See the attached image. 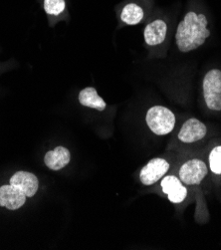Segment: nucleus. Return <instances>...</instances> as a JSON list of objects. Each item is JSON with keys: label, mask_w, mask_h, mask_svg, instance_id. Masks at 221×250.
Here are the masks:
<instances>
[{"label": "nucleus", "mask_w": 221, "mask_h": 250, "mask_svg": "<svg viewBox=\"0 0 221 250\" xmlns=\"http://www.w3.org/2000/svg\"><path fill=\"white\" fill-rule=\"evenodd\" d=\"M207 25L208 20L204 14L188 11L179 23L176 33V42L180 51L191 52L203 45L210 36Z\"/></svg>", "instance_id": "obj_1"}, {"label": "nucleus", "mask_w": 221, "mask_h": 250, "mask_svg": "<svg viewBox=\"0 0 221 250\" xmlns=\"http://www.w3.org/2000/svg\"><path fill=\"white\" fill-rule=\"evenodd\" d=\"M147 127L158 136H165L171 133L176 126V116L168 108L154 106L146 113Z\"/></svg>", "instance_id": "obj_2"}, {"label": "nucleus", "mask_w": 221, "mask_h": 250, "mask_svg": "<svg viewBox=\"0 0 221 250\" xmlns=\"http://www.w3.org/2000/svg\"><path fill=\"white\" fill-rule=\"evenodd\" d=\"M202 91L207 108L211 111H221V70H209L203 78Z\"/></svg>", "instance_id": "obj_3"}, {"label": "nucleus", "mask_w": 221, "mask_h": 250, "mask_svg": "<svg viewBox=\"0 0 221 250\" xmlns=\"http://www.w3.org/2000/svg\"><path fill=\"white\" fill-rule=\"evenodd\" d=\"M207 174L206 164L200 159H192L185 162L180 168L179 176L182 184L187 186L200 185Z\"/></svg>", "instance_id": "obj_4"}, {"label": "nucleus", "mask_w": 221, "mask_h": 250, "mask_svg": "<svg viewBox=\"0 0 221 250\" xmlns=\"http://www.w3.org/2000/svg\"><path fill=\"white\" fill-rule=\"evenodd\" d=\"M169 169L166 160L157 158L151 160L141 170L140 180L144 186H152L164 177Z\"/></svg>", "instance_id": "obj_5"}, {"label": "nucleus", "mask_w": 221, "mask_h": 250, "mask_svg": "<svg viewBox=\"0 0 221 250\" xmlns=\"http://www.w3.org/2000/svg\"><path fill=\"white\" fill-rule=\"evenodd\" d=\"M207 134L205 125L195 118L188 119L179 133V140L184 144H192L202 140Z\"/></svg>", "instance_id": "obj_6"}, {"label": "nucleus", "mask_w": 221, "mask_h": 250, "mask_svg": "<svg viewBox=\"0 0 221 250\" xmlns=\"http://www.w3.org/2000/svg\"><path fill=\"white\" fill-rule=\"evenodd\" d=\"M26 197L23 191L10 184L0 187V207L9 210H16L23 207Z\"/></svg>", "instance_id": "obj_7"}, {"label": "nucleus", "mask_w": 221, "mask_h": 250, "mask_svg": "<svg viewBox=\"0 0 221 250\" xmlns=\"http://www.w3.org/2000/svg\"><path fill=\"white\" fill-rule=\"evenodd\" d=\"M161 186L162 191L167 194L168 199L173 204H181L187 196V188L182 185L180 178L176 176L164 177Z\"/></svg>", "instance_id": "obj_8"}, {"label": "nucleus", "mask_w": 221, "mask_h": 250, "mask_svg": "<svg viewBox=\"0 0 221 250\" xmlns=\"http://www.w3.org/2000/svg\"><path fill=\"white\" fill-rule=\"evenodd\" d=\"M9 184L18 188L27 197L34 196L39 188L37 177L28 171H17L11 177Z\"/></svg>", "instance_id": "obj_9"}, {"label": "nucleus", "mask_w": 221, "mask_h": 250, "mask_svg": "<svg viewBox=\"0 0 221 250\" xmlns=\"http://www.w3.org/2000/svg\"><path fill=\"white\" fill-rule=\"evenodd\" d=\"M167 24L162 19H156L145 26L143 31L144 41L150 46L161 44L166 37Z\"/></svg>", "instance_id": "obj_10"}, {"label": "nucleus", "mask_w": 221, "mask_h": 250, "mask_svg": "<svg viewBox=\"0 0 221 250\" xmlns=\"http://www.w3.org/2000/svg\"><path fill=\"white\" fill-rule=\"evenodd\" d=\"M71 160V155L64 146H57L53 151H49L44 158L45 165L52 170H59L65 167Z\"/></svg>", "instance_id": "obj_11"}, {"label": "nucleus", "mask_w": 221, "mask_h": 250, "mask_svg": "<svg viewBox=\"0 0 221 250\" xmlns=\"http://www.w3.org/2000/svg\"><path fill=\"white\" fill-rule=\"evenodd\" d=\"M79 102L84 107L96 109L100 112H103L107 107L103 98L98 95L97 90L93 87H87L79 93Z\"/></svg>", "instance_id": "obj_12"}, {"label": "nucleus", "mask_w": 221, "mask_h": 250, "mask_svg": "<svg viewBox=\"0 0 221 250\" xmlns=\"http://www.w3.org/2000/svg\"><path fill=\"white\" fill-rule=\"evenodd\" d=\"M143 10L137 3H129L121 10V19L128 25H137L143 18Z\"/></svg>", "instance_id": "obj_13"}, {"label": "nucleus", "mask_w": 221, "mask_h": 250, "mask_svg": "<svg viewBox=\"0 0 221 250\" xmlns=\"http://www.w3.org/2000/svg\"><path fill=\"white\" fill-rule=\"evenodd\" d=\"M66 7L65 0H44V10L49 15H59Z\"/></svg>", "instance_id": "obj_14"}, {"label": "nucleus", "mask_w": 221, "mask_h": 250, "mask_svg": "<svg viewBox=\"0 0 221 250\" xmlns=\"http://www.w3.org/2000/svg\"><path fill=\"white\" fill-rule=\"evenodd\" d=\"M210 169L215 174H221V146H215L209 155Z\"/></svg>", "instance_id": "obj_15"}]
</instances>
